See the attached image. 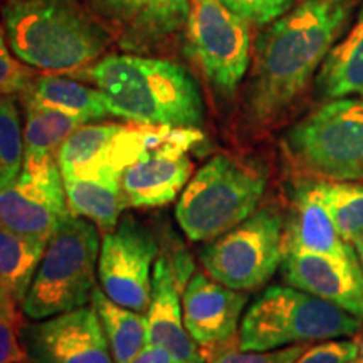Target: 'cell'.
Here are the masks:
<instances>
[{"instance_id":"cell-1","label":"cell","mask_w":363,"mask_h":363,"mask_svg":"<svg viewBox=\"0 0 363 363\" xmlns=\"http://www.w3.org/2000/svg\"><path fill=\"white\" fill-rule=\"evenodd\" d=\"M353 0H303L272 21L256 40L244 108L266 128L301 96L350 17Z\"/></svg>"},{"instance_id":"cell-2","label":"cell","mask_w":363,"mask_h":363,"mask_svg":"<svg viewBox=\"0 0 363 363\" xmlns=\"http://www.w3.org/2000/svg\"><path fill=\"white\" fill-rule=\"evenodd\" d=\"M71 76L93 83L106 98L111 115L136 125L199 128L203 123L199 84L174 61L113 54Z\"/></svg>"},{"instance_id":"cell-3","label":"cell","mask_w":363,"mask_h":363,"mask_svg":"<svg viewBox=\"0 0 363 363\" xmlns=\"http://www.w3.org/2000/svg\"><path fill=\"white\" fill-rule=\"evenodd\" d=\"M2 19L13 56L40 71L71 74L93 65L111 43L81 0H11Z\"/></svg>"},{"instance_id":"cell-4","label":"cell","mask_w":363,"mask_h":363,"mask_svg":"<svg viewBox=\"0 0 363 363\" xmlns=\"http://www.w3.org/2000/svg\"><path fill=\"white\" fill-rule=\"evenodd\" d=\"M362 320L293 286H271L247 308L240 321V350H274L298 343L348 338Z\"/></svg>"},{"instance_id":"cell-5","label":"cell","mask_w":363,"mask_h":363,"mask_svg":"<svg viewBox=\"0 0 363 363\" xmlns=\"http://www.w3.org/2000/svg\"><path fill=\"white\" fill-rule=\"evenodd\" d=\"M264 189L266 174L259 167L217 155L185 185L175 219L192 242H208L256 212Z\"/></svg>"},{"instance_id":"cell-6","label":"cell","mask_w":363,"mask_h":363,"mask_svg":"<svg viewBox=\"0 0 363 363\" xmlns=\"http://www.w3.org/2000/svg\"><path fill=\"white\" fill-rule=\"evenodd\" d=\"M96 225L69 214L49 239L22 303L29 320H45L88 305L99 257Z\"/></svg>"},{"instance_id":"cell-7","label":"cell","mask_w":363,"mask_h":363,"mask_svg":"<svg viewBox=\"0 0 363 363\" xmlns=\"http://www.w3.org/2000/svg\"><path fill=\"white\" fill-rule=\"evenodd\" d=\"M299 169L323 182L363 180V99H333L286 133Z\"/></svg>"},{"instance_id":"cell-8","label":"cell","mask_w":363,"mask_h":363,"mask_svg":"<svg viewBox=\"0 0 363 363\" xmlns=\"http://www.w3.org/2000/svg\"><path fill=\"white\" fill-rule=\"evenodd\" d=\"M284 219L276 207L252 212L229 233L202 247L199 259L212 279L238 291L267 283L283 261Z\"/></svg>"},{"instance_id":"cell-9","label":"cell","mask_w":363,"mask_h":363,"mask_svg":"<svg viewBox=\"0 0 363 363\" xmlns=\"http://www.w3.org/2000/svg\"><path fill=\"white\" fill-rule=\"evenodd\" d=\"M187 52L220 96H233L251 62L249 24L220 0H190Z\"/></svg>"},{"instance_id":"cell-10","label":"cell","mask_w":363,"mask_h":363,"mask_svg":"<svg viewBox=\"0 0 363 363\" xmlns=\"http://www.w3.org/2000/svg\"><path fill=\"white\" fill-rule=\"evenodd\" d=\"M170 126L81 125L57 153L61 175L118 179L148 148L163 142Z\"/></svg>"},{"instance_id":"cell-11","label":"cell","mask_w":363,"mask_h":363,"mask_svg":"<svg viewBox=\"0 0 363 363\" xmlns=\"http://www.w3.org/2000/svg\"><path fill=\"white\" fill-rule=\"evenodd\" d=\"M157 238L135 217H125L104 233L98 257L101 291L116 305L147 313L152 299V274Z\"/></svg>"},{"instance_id":"cell-12","label":"cell","mask_w":363,"mask_h":363,"mask_svg":"<svg viewBox=\"0 0 363 363\" xmlns=\"http://www.w3.org/2000/svg\"><path fill=\"white\" fill-rule=\"evenodd\" d=\"M201 140L197 128H172L163 142L126 167L121 175L126 207H160L175 201L192 175L189 150Z\"/></svg>"},{"instance_id":"cell-13","label":"cell","mask_w":363,"mask_h":363,"mask_svg":"<svg viewBox=\"0 0 363 363\" xmlns=\"http://www.w3.org/2000/svg\"><path fill=\"white\" fill-rule=\"evenodd\" d=\"M22 342L29 363H116L94 306L24 325Z\"/></svg>"},{"instance_id":"cell-14","label":"cell","mask_w":363,"mask_h":363,"mask_svg":"<svg viewBox=\"0 0 363 363\" xmlns=\"http://www.w3.org/2000/svg\"><path fill=\"white\" fill-rule=\"evenodd\" d=\"M69 216L59 165L21 175L0 189V227L49 242Z\"/></svg>"},{"instance_id":"cell-15","label":"cell","mask_w":363,"mask_h":363,"mask_svg":"<svg viewBox=\"0 0 363 363\" xmlns=\"http://www.w3.org/2000/svg\"><path fill=\"white\" fill-rule=\"evenodd\" d=\"M281 269L289 286L333 303L363 321V272L357 252L343 257L288 252Z\"/></svg>"},{"instance_id":"cell-16","label":"cell","mask_w":363,"mask_h":363,"mask_svg":"<svg viewBox=\"0 0 363 363\" xmlns=\"http://www.w3.org/2000/svg\"><path fill=\"white\" fill-rule=\"evenodd\" d=\"M182 298L185 328L203 352H216L235 337L249 299L246 291L227 288L203 272L190 276Z\"/></svg>"},{"instance_id":"cell-17","label":"cell","mask_w":363,"mask_h":363,"mask_svg":"<svg viewBox=\"0 0 363 363\" xmlns=\"http://www.w3.org/2000/svg\"><path fill=\"white\" fill-rule=\"evenodd\" d=\"M180 288L174 262L167 257L158 259L153 266L152 299L147 310L148 345L165 350L174 363H206V352L185 328Z\"/></svg>"},{"instance_id":"cell-18","label":"cell","mask_w":363,"mask_h":363,"mask_svg":"<svg viewBox=\"0 0 363 363\" xmlns=\"http://www.w3.org/2000/svg\"><path fill=\"white\" fill-rule=\"evenodd\" d=\"M283 252L348 256L355 252L340 238L326 203L315 184L299 185L283 227Z\"/></svg>"},{"instance_id":"cell-19","label":"cell","mask_w":363,"mask_h":363,"mask_svg":"<svg viewBox=\"0 0 363 363\" xmlns=\"http://www.w3.org/2000/svg\"><path fill=\"white\" fill-rule=\"evenodd\" d=\"M26 110L24 165L22 172L35 174L57 165V153L72 131L84 125L79 118L22 99Z\"/></svg>"},{"instance_id":"cell-20","label":"cell","mask_w":363,"mask_h":363,"mask_svg":"<svg viewBox=\"0 0 363 363\" xmlns=\"http://www.w3.org/2000/svg\"><path fill=\"white\" fill-rule=\"evenodd\" d=\"M315 86L318 98L325 101L363 99V6L347 38L326 54Z\"/></svg>"},{"instance_id":"cell-21","label":"cell","mask_w":363,"mask_h":363,"mask_svg":"<svg viewBox=\"0 0 363 363\" xmlns=\"http://www.w3.org/2000/svg\"><path fill=\"white\" fill-rule=\"evenodd\" d=\"M48 242L0 227V306L21 308Z\"/></svg>"},{"instance_id":"cell-22","label":"cell","mask_w":363,"mask_h":363,"mask_svg":"<svg viewBox=\"0 0 363 363\" xmlns=\"http://www.w3.org/2000/svg\"><path fill=\"white\" fill-rule=\"evenodd\" d=\"M190 0H150L125 26L120 48L126 52L155 51L187 27Z\"/></svg>"},{"instance_id":"cell-23","label":"cell","mask_w":363,"mask_h":363,"mask_svg":"<svg viewBox=\"0 0 363 363\" xmlns=\"http://www.w3.org/2000/svg\"><path fill=\"white\" fill-rule=\"evenodd\" d=\"M62 180L69 214L84 217L103 233L115 229L126 207L121 180L78 175H62Z\"/></svg>"},{"instance_id":"cell-24","label":"cell","mask_w":363,"mask_h":363,"mask_svg":"<svg viewBox=\"0 0 363 363\" xmlns=\"http://www.w3.org/2000/svg\"><path fill=\"white\" fill-rule=\"evenodd\" d=\"M22 99L67 113L83 120L84 123L111 115L110 104L98 88H89L79 81L62 76L45 74L34 79L22 93Z\"/></svg>"},{"instance_id":"cell-25","label":"cell","mask_w":363,"mask_h":363,"mask_svg":"<svg viewBox=\"0 0 363 363\" xmlns=\"http://www.w3.org/2000/svg\"><path fill=\"white\" fill-rule=\"evenodd\" d=\"M91 301L101 321L115 362H133L148 345L147 315L116 305L101 289H94Z\"/></svg>"},{"instance_id":"cell-26","label":"cell","mask_w":363,"mask_h":363,"mask_svg":"<svg viewBox=\"0 0 363 363\" xmlns=\"http://www.w3.org/2000/svg\"><path fill=\"white\" fill-rule=\"evenodd\" d=\"M316 189L328 207L331 219L345 242L363 234V185L350 182H316Z\"/></svg>"},{"instance_id":"cell-27","label":"cell","mask_w":363,"mask_h":363,"mask_svg":"<svg viewBox=\"0 0 363 363\" xmlns=\"http://www.w3.org/2000/svg\"><path fill=\"white\" fill-rule=\"evenodd\" d=\"M24 165V130L13 96L0 99V189L21 175Z\"/></svg>"},{"instance_id":"cell-28","label":"cell","mask_w":363,"mask_h":363,"mask_svg":"<svg viewBox=\"0 0 363 363\" xmlns=\"http://www.w3.org/2000/svg\"><path fill=\"white\" fill-rule=\"evenodd\" d=\"M22 310L0 306V363H29L22 342Z\"/></svg>"},{"instance_id":"cell-29","label":"cell","mask_w":363,"mask_h":363,"mask_svg":"<svg viewBox=\"0 0 363 363\" xmlns=\"http://www.w3.org/2000/svg\"><path fill=\"white\" fill-rule=\"evenodd\" d=\"M308 347L310 343H298L264 352L219 348L216 353H212L208 363H293Z\"/></svg>"},{"instance_id":"cell-30","label":"cell","mask_w":363,"mask_h":363,"mask_svg":"<svg viewBox=\"0 0 363 363\" xmlns=\"http://www.w3.org/2000/svg\"><path fill=\"white\" fill-rule=\"evenodd\" d=\"M33 72L24 62L13 57L6 44V35L0 29V99L24 93L33 83Z\"/></svg>"},{"instance_id":"cell-31","label":"cell","mask_w":363,"mask_h":363,"mask_svg":"<svg viewBox=\"0 0 363 363\" xmlns=\"http://www.w3.org/2000/svg\"><path fill=\"white\" fill-rule=\"evenodd\" d=\"M247 24L264 26L289 11L293 0H220Z\"/></svg>"},{"instance_id":"cell-32","label":"cell","mask_w":363,"mask_h":363,"mask_svg":"<svg viewBox=\"0 0 363 363\" xmlns=\"http://www.w3.org/2000/svg\"><path fill=\"white\" fill-rule=\"evenodd\" d=\"M358 347L355 340H326L308 347L293 363H353Z\"/></svg>"},{"instance_id":"cell-33","label":"cell","mask_w":363,"mask_h":363,"mask_svg":"<svg viewBox=\"0 0 363 363\" xmlns=\"http://www.w3.org/2000/svg\"><path fill=\"white\" fill-rule=\"evenodd\" d=\"M150 0H93V12L111 24L126 26Z\"/></svg>"},{"instance_id":"cell-34","label":"cell","mask_w":363,"mask_h":363,"mask_svg":"<svg viewBox=\"0 0 363 363\" xmlns=\"http://www.w3.org/2000/svg\"><path fill=\"white\" fill-rule=\"evenodd\" d=\"M131 363H174L169 353L162 350L160 347H155V345H147L143 348L142 353L135 358Z\"/></svg>"},{"instance_id":"cell-35","label":"cell","mask_w":363,"mask_h":363,"mask_svg":"<svg viewBox=\"0 0 363 363\" xmlns=\"http://www.w3.org/2000/svg\"><path fill=\"white\" fill-rule=\"evenodd\" d=\"M352 246H353V249H355L358 261H360V264L363 267V234H360L355 240H353Z\"/></svg>"},{"instance_id":"cell-36","label":"cell","mask_w":363,"mask_h":363,"mask_svg":"<svg viewBox=\"0 0 363 363\" xmlns=\"http://www.w3.org/2000/svg\"><path fill=\"white\" fill-rule=\"evenodd\" d=\"M357 347H358V355H357V360L355 363H363V335H360L357 340Z\"/></svg>"},{"instance_id":"cell-37","label":"cell","mask_w":363,"mask_h":363,"mask_svg":"<svg viewBox=\"0 0 363 363\" xmlns=\"http://www.w3.org/2000/svg\"><path fill=\"white\" fill-rule=\"evenodd\" d=\"M353 363H355V362H353Z\"/></svg>"}]
</instances>
